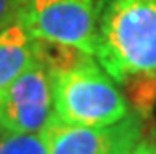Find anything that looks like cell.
<instances>
[{"instance_id": "6da1fadb", "label": "cell", "mask_w": 156, "mask_h": 154, "mask_svg": "<svg viewBox=\"0 0 156 154\" xmlns=\"http://www.w3.org/2000/svg\"><path fill=\"white\" fill-rule=\"evenodd\" d=\"M95 60L141 106L156 97V0H97Z\"/></svg>"}, {"instance_id": "7a4b0ae2", "label": "cell", "mask_w": 156, "mask_h": 154, "mask_svg": "<svg viewBox=\"0 0 156 154\" xmlns=\"http://www.w3.org/2000/svg\"><path fill=\"white\" fill-rule=\"evenodd\" d=\"M52 74L54 117L76 126H102L123 119L130 111L117 82L101 67L95 56L82 52Z\"/></svg>"}, {"instance_id": "3957f363", "label": "cell", "mask_w": 156, "mask_h": 154, "mask_svg": "<svg viewBox=\"0 0 156 154\" xmlns=\"http://www.w3.org/2000/svg\"><path fill=\"white\" fill-rule=\"evenodd\" d=\"M17 19L35 41L65 45L95 56L97 0H23Z\"/></svg>"}, {"instance_id": "277c9868", "label": "cell", "mask_w": 156, "mask_h": 154, "mask_svg": "<svg viewBox=\"0 0 156 154\" xmlns=\"http://www.w3.org/2000/svg\"><path fill=\"white\" fill-rule=\"evenodd\" d=\"M143 115L130 110L102 126H76L52 117L43 130L48 154H132L143 139Z\"/></svg>"}, {"instance_id": "5b68a950", "label": "cell", "mask_w": 156, "mask_h": 154, "mask_svg": "<svg viewBox=\"0 0 156 154\" xmlns=\"http://www.w3.org/2000/svg\"><path fill=\"white\" fill-rule=\"evenodd\" d=\"M54 117L52 74L35 54L34 63L9 84L0 99V128L41 134Z\"/></svg>"}, {"instance_id": "8992f818", "label": "cell", "mask_w": 156, "mask_h": 154, "mask_svg": "<svg viewBox=\"0 0 156 154\" xmlns=\"http://www.w3.org/2000/svg\"><path fill=\"white\" fill-rule=\"evenodd\" d=\"M35 60V43L23 23L15 19L0 30V99L9 84Z\"/></svg>"}, {"instance_id": "52a82bcc", "label": "cell", "mask_w": 156, "mask_h": 154, "mask_svg": "<svg viewBox=\"0 0 156 154\" xmlns=\"http://www.w3.org/2000/svg\"><path fill=\"white\" fill-rule=\"evenodd\" d=\"M0 154H48L41 134H24L0 128Z\"/></svg>"}, {"instance_id": "ba28073f", "label": "cell", "mask_w": 156, "mask_h": 154, "mask_svg": "<svg viewBox=\"0 0 156 154\" xmlns=\"http://www.w3.org/2000/svg\"><path fill=\"white\" fill-rule=\"evenodd\" d=\"M23 0H0V30L17 19Z\"/></svg>"}, {"instance_id": "9c48e42d", "label": "cell", "mask_w": 156, "mask_h": 154, "mask_svg": "<svg viewBox=\"0 0 156 154\" xmlns=\"http://www.w3.org/2000/svg\"><path fill=\"white\" fill-rule=\"evenodd\" d=\"M132 154H156V143H152V141H143V139H141V143L134 149Z\"/></svg>"}]
</instances>
